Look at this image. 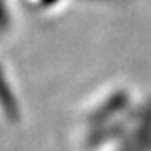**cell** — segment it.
I'll use <instances>...</instances> for the list:
<instances>
[{"instance_id":"cell-1","label":"cell","mask_w":151,"mask_h":151,"mask_svg":"<svg viewBox=\"0 0 151 151\" xmlns=\"http://www.w3.org/2000/svg\"><path fill=\"white\" fill-rule=\"evenodd\" d=\"M0 104H2L4 111L9 116H15L17 115V104H15V99H13V95H11V89H9V86L4 80L2 71H0Z\"/></svg>"},{"instance_id":"cell-2","label":"cell","mask_w":151,"mask_h":151,"mask_svg":"<svg viewBox=\"0 0 151 151\" xmlns=\"http://www.w3.org/2000/svg\"><path fill=\"white\" fill-rule=\"evenodd\" d=\"M7 27V11L4 6V0H0V31H4Z\"/></svg>"}]
</instances>
